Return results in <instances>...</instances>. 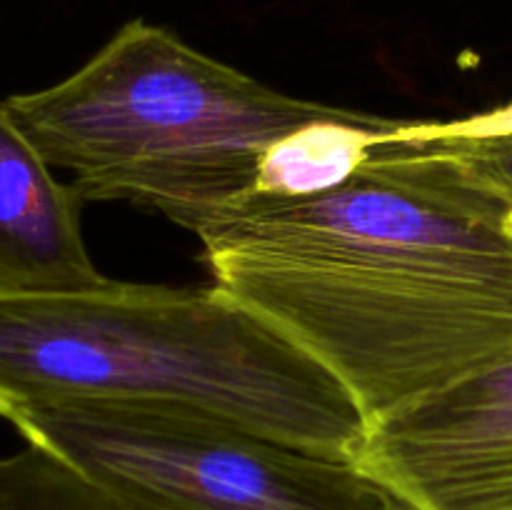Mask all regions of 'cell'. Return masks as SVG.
Here are the masks:
<instances>
[{
  "instance_id": "cell-9",
  "label": "cell",
  "mask_w": 512,
  "mask_h": 510,
  "mask_svg": "<svg viewBox=\"0 0 512 510\" xmlns=\"http://www.w3.org/2000/svg\"><path fill=\"white\" fill-rule=\"evenodd\" d=\"M395 140H512V100L488 113L460 120H400L388 130L383 143Z\"/></svg>"
},
{
  "instance_id": "cell-5",
  "label": "cell",
  "mask_w": 512,
  "mask_h": 510,
  "mask_svg": "<svg viewBox=\"0 0 512 510\" xmlns=\"http://www.w3.org/2000/svg\"><path fill=\"white\" fill-rule=\"evenodd\" d=\"M355 460L418 510H512V358L370 420Z\"/></svg>"
},
{
  "instance_id": "cell-4",
  "label": "cell",
  "mask_w": 512,
  "mask_h": 510,
  "mask_svg": "<svg viewBox=\"0 0 512 510\" xmlns=\"http://www.w3.org/2000/svg\"><path fill=\"white\" fill-rule=\"evenodd\" d=\"M25 443L168 510H418L355 458L148 400H60L5 415Z\"/></svg>"
},
{
  "instance_id": "cell-11",
  "label": "cell",
  "mask_w": 512,
  "mask_h": 510,
  "mask_svg": "<svg viewBox=\"0 0 512 510\" xmlns=\"http://www.w3.org/2000/svg\"><path fill=\"white\" fill-rule=\"evenodd\" d=\"M508 228H510V233H512V208H510V215H508Z\"/></svg>"
},
{
  "instance_id": "cell-3",
  "label": "cell",
  "mask_w": 512,
  "mask_h": 510,
  "mask_svg": "<svg viewBox=\"0 0 512 510\" xmlns=\"http://www.w3.org/2000/svg\"><path fill=\"white\" fill-rule=\"evenodd\" d=\"M5 100L85 200H130L193 233L258 190L280 140L348 113L278 93L140 18L65 80Z\"/></svg>"
},
{
  "instance_id": "cell-7",
  "label": "cell",
  "mask_w": 512,
  "mask_h": 510,
  "mask_svg": "<svg viewBox=\"0 0 512 510\" xmlns=\"http://www.w3.org/2000/svg\"><path fill=\"white\" fill-rule=\"evenodd\" d=\"M400 120L348 110L280 140L260 168L255 193L310 195L345 183Z\"/></svg>"
},
{
  "instance_id": "cell-2",
  "label": "cell",
  "mask_w": 512,
  "mask_h": 510,
  "mask_svg": "<svg viewBox=\"0 0 512 510\" xmlns=\"http://www.w3.org/2000/svg\"><path fill=\"white\" fill-rule=\"evenodd\" d=\"M60 400H148L355 458L368 418L330 370L213 283L0 293V418Z\"/></svg>"
},
{
  "instance_id": "cell-1",
  "label": "cell",
  "mask_w": 512,
  "mask_h": 510,
  "mask_svg": "<svg viewBox=\"0 0 512 510\" xmlns=\"http://www.w3.org/2000/svg\"><path fill=\"white\" fill-rule=\"evenodd\" d=\"M510 205L430 143L375 145L335 188L253 193L198 230L215 288L378 420L512 358Z\"/></svg>"
},
{
  "instance_id": "cell-8",
  "label": "cell",
  "mask_w": 512,
  "mask_h": 510,
  "mask_svg": "<svg viewBox=\"0 0 512 510\" xmlns=\"http://www.w3.org/2000/svg\"><path fill=\"white\" fill-rule=\"evenodd\" d=\"M0 510H168L95 483L55 455L25 445L0 455Z\"/></svg>"
},
{
  "instance_id": "cell-10",
  "label": "cell",
  "mask_w": 512,
  "mask_h": 510,
  "mask_svg": "<svg viewBox=\"0 0 512 510\" xmlns=\"http://www.w3.org/2000/svg\"><path fill=\"white\" fill-rule=\"evenodd\" d=\"M418 143V140H415ZM483 180L512 208V140H423Z\"/></svg>"
},
{
  "instance_id": "cell-6",
  "label": "cell",
  "mask_w": 512,
  "mask_h": 510,
  "mask_svg": "<svg viewBox=\"0 0 512 510\" xmlns=\"http://www.w3.org/2000/svg\"><path fill=\"white\" fill-rule=\"evenodd\" d=\"M83 203L0 98V293H85L108 283L85 248Z\"/></svg>"
}]
</instances>
